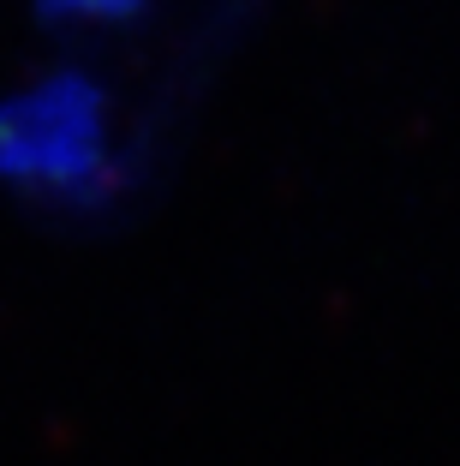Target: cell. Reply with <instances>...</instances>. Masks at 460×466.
<instances>
[{
	"label": "cell",
	"mask_w": 460,
	"mask_h": 466,
	"mask_svg": "<svg viewBox=\"0 0 460 466\" xmlns=\"http://www.w3.org/2000/svg\"><path fill=\"white\" fill-rule=\"evenodd\" d=\"M78 6H90V13H120V6H132V0H78Z\"/></svg>",
	"instance_id": "1"
}]
</instances>
